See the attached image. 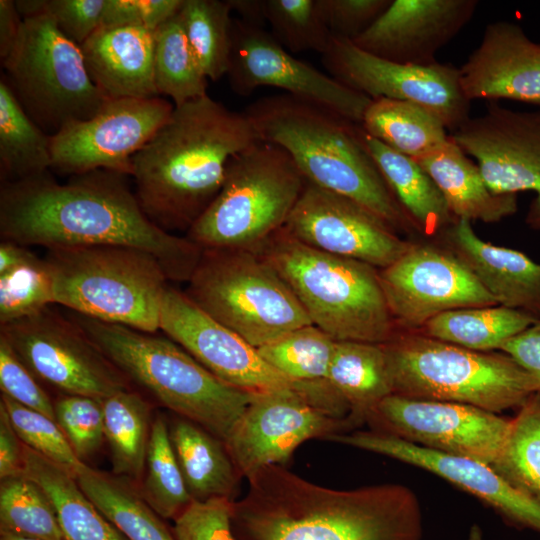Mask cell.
Returning a JSON list of instances; mask_svg holds the SVG:
<instances>
[{
	"label": "cell",
	"mask_w": 540,
	"mask_h": 540,
	"mask_svg": "<svg viewBox=\"0 0 540 540\" xmlns=\"http://www.w3.org/2000/svg\"><path fill=\"white\" fill-rule=\"evenodd\" d=\"M259 140L244 111L208 94L174 106L132 160L141 209L164 231L186 233L217 196L230 160Z\"/></svg>",
	"instance_id": "cell-3"
},
{
	"label": "cell",
	"mask_w": 540,
	"mask_h": 540,
	"mask_svg": "<svg viewBox=\"0 0 540 540\" xmlns=\"http://www.w3.org/2000/svg\"><path fill=\"white\" fill-rule=\"evenodd\" d=\"M382 345L395 395L500 413L540 391L537 379L503 352L474 351L417 331H398Z\"/></svg>",
	"instance_id": "cell-7"
},
{
	"label": "cell",
	"mask_w": 540,
	"mask_h": 540,
	"mask_svg": "<svg viewBox=\"0 0 540 540\" xmlns=\"http://www.w3.org/2000/svg\"><path fill=\"white\" fill-rule=\"evenodd\" d=\"M284 229L311 248L379 270L412 243L354 201L307 181Z\"/></svg>",
	"instance_id": "cell-21"
},
{
	"label": "cell",
	"mask_w": 540,
	"mask_h": 540,
	"mask_svg": "<svg viewBox=\"0 0 540 540\" xmlns=\"http://www.w3.org/2000/svg\"><path fill=\"white\" fill-rule=\"evenodd\" d=\"M4 406L21 442L67 470L73 477L85 464L73 451L58 423L2 394Z\"/></svg>",
	"instance_id": "cell-45"
},
{
	"label": "cell",
	"mask_w": 540,
	"mask_h": 540,
	"mask_svg": "<svg viewBox=\"0 0 540 540\" xmlns=\"http://www.w3.org/2000/svg\"><path fill=\"white\" fill-rule=\"evenodd\" d=\"M478 5L477 0H392L353 42L392 62L432 65L439 50L472 20Z\"/></svg>",
	"instance_id": "cell-23"
},
{
	"label": "cell",
	"mask_w": 540,
	"mask_h": 540,
	"mask_svg": "<svg viewBox=\"0 0 540 540\" xmlns=\"http://www.w3.org/2000/svg\"><path fill=\"white\" fill-rule=\"evenodd\" d=\"M0 388L2 394L17 403L56 421L54 402L39 380L0 337Z\"/></svg>",
	"instance_id": "cell-48"
},
{
	"label": "cell",
	"mask_w": 540,
	"mask_h": 540,
	"mask_svg": "<svg viewBox=\"0 0 540 540\" xmlns=\"http://www.w3.org/2000/svg\"><path fill=\"white\" fill-rule=\"evenodd\" d=\"M22 18L47 15L58 30L81 46L101 25L106 0H17Z\"/></svg>",
	"instance_id": "cell-47"
},
{
	"label": "cell",
	"mask_w": 540,
	"mask_h": 540,
	"mask_svg": "<svg viewBox=\"0 0 540 540\" xmlns=\"http://www.w3.org/2000/svg\"><path fill=\"white\" fill-rule=\"evenodd\" d=\"M232 11H236L241 20L260 27L266 24L265 0H228Z\"/></svg>",
	"instance_id": "cell-55"
},
{
	"label": "cell",
	"mask_w": 540,
	"mask_h": 540,
	"mask_svg": "<svg viewBox=\"0 0 540 540\" xmlns=\"http://www.w3.org/2000/svg\"><path fill=\"white\" fill-rule=\"evenodd\" d=\"M244 113L259 139L284 149L307 182L354 201L398 234L420 237L368 151L360 124L288 94L259 98Z\"/></svg>",
	"instance_id": "cell-4"
},
{
	"label": "cell",
	"mask_w": 540,
	"mask_h": 540,
	"mask_svg": "<svg viewBox=\"0 0 540 540\" xmlns=\"http://www.w3.org/2000/svg\"><path fill=\"white\" fill-rule=\"evenodd\" d=\"M434 240L472 271L498 305L540 320V263L521 251L484 241L465 219H457Z\"/></svg>",
	"instance_id": "cell-25"
},
{
	"label": "cell",
	"mask_w": 540,
	"mask_h": 540,
	"mask_svg": "<svg viewBox=\"0 0 540 540\" xmlns=\"http://www.w3.org/2000/svg\"><path fill=\"white\" fill-rule=\"evenodd\" d=\"M160 330L224 383L251 393L304 391L268 364L238 334L223 326L186 294L169 286L161 310Z\"/></svg>",
	"instance_id": "cell-20"
},
{
	"label": "cell",
	"mask_w": 540,
	"mask_h": 540,
	"mask_svg": "<svg viewBox=\"0 0 540 540\" xmlns=\"http://www.w3.org/2000/svg\"><path fill=\"white\" fill-rule=\"evenodd\" d=\"M75 479L91 502L128 540H177L165 519L148 505L128 479L86 464L78 470Z\"/></svg>",
	"instance_id": "cell-32"
},
{
	"label": "cell",
	"mask_w": 540,
	"mask_h": 540,
	"mask_svg": "<svg viewBox=\"0 0 540 540\" xmlns=\"http://www.w3.org/2000/svg\"><path fill=\"white\" fill-rule=\"evenodd\" d=\"M398 331H418L443 312L498 305L472 271L436 240L414 238L394 263L379 270Z\"/></svg>",
	"instance_id": "cell-14"
},
{
	"label": "cell",
	"mask_w": 540,
	"mask_h": 540,
	"mask_svg": "<svg viewBox=\"0 0 540 540\" xmlns=\"http://www.w3.org/2000/svg\"><path fill=\"white\" fill-rule=\"evenodd\" d=\"M467 99H507L540 105V44L500 20L485 27L478 47L459 67Z\"/></svg>",
	"instance_id": "cell-24"
},
{
	"label": "cell",
	"mask_w": 540,
	"mask_h": 540,
	"mask_svg": "<svg viewBox=\"0 0 540 540\" xmlns=\"http://www.w3.org/2000/svg\"><path fill=\"white\" fill-rule=\"evenodd\" d=\"M0 540H35L30 538L19 537L11 534L0 533Z\"/></svg>",
	"instance_id": "cell-57"
},
{
	"label": "cell",
	"mask_w": 540,
	"mask_h": 540,
	"mask_svg": "<svg viewBox=\"0 0 540 540\" xmlns=\"http://www.w3.org/2000/svg\"><path fill=\"white\" fill-rule=\"evenodd\" d=\"M329 75L371 99L416 103L434 113L451 132L470 116L460 70L450 64L420 66L392 62L359 48L353 41L332 36L321 55Z\"/></svg>",
	"instance_id": "cell-15"
},
{
	"label": "cell",
	"mask_w": 540,
	"mask_h": 540,
	"mask_svg": "<svg viewBox=\"0 0 540 540\" xmlns=\"http://www.w3.org/2000/svg\"><path fill=\"white\" fill-rule=\"evenodd\" d=\"M54 304L103 322L156 333L168 277L150 253L124 246L47 249Z\"/></svg>",
	"instance_id": "cell-8"
},
{
	"label": "cell",
	"mask_w": 540,
	"mask_h": 540,
	"mask_svg": "<svg viewBox=\"0 0 540 540\" xmlns=\"http://www.w3.org/2000/svg\"><path fill=\"white\" fill-rule=\"evenodd\" d=\"M2 66L22 108L51 136L72 122L92 118L109 100L92 82L81 47L47 15L23 18Z\"/></svg>",
	"instance_id": "cell-11"
},
{
	"label": "cell",
	"mask_w": 540,
	"mask_h": 540,
	"mask_svg": "<svg viewBox=\"0 0 540 540\" xmlns=\"http://www.w3.org/2000/svg\"><path fill=\"white\" fill-rule=\"evenodd\" d=\"M154 81L174 106L207 95L208 78L190 47L178 13L154 31Z\"/></svg>",
	"instance_id": "cell-37"
},
{
	"label": "cell",
	"mask_w": 540,
	"mask_h": 540,
	"mask_svg": "<svg viewBox=\"0 0 540 540\" xmlns=\"http://www.w3.org/2000/svg\"><path fill=\"white\" fill-rule=\"evenodd\" d=\"M493 468L540 500V393L533 394L512 418L507 444Z\"/></svg>",
	"instance_id": "cell-42"
},
{
	"label": "cell",
	"mask_w": 540,
	"mask_h": 540,
	"mask_svg": "<svg viewBox=\"0 0 540 540\" xmlns=\"http://www.w3.org/2000/svg\"><path fill=\"white\" fill-rule=\"evenodd\" d=\"M0 337L39 381L62 394L103 400L130 388V381L71 317L51 306L0 325Z\"/></svg>",
	"instance_id": "cell-12"
},
{
	"label": "cell",
	"mask_w": 540,
	"mask_h": 540,
	"mask_svg": "<svg viewBox=\"0 0 540 540\" xmlns=\"http://www.w3.org/2000/svg\"><path fill=\"white\" fill-rule=\"evenodd\" d=\"M449 136L475 159L492 192L535 194L525 222L540 230V111H516L489 101L481 115Z\"/></svg>",
	"instance_id": "cell-19"
},
{
	"label": "cell",
	"mask_w": 540,
	"mask_h": 540,
	"mask_svg": "<svg viewBox=\"0 0 540 540\" xmlns=\"http://www.w3.org/2000/svg\"><path fill=\"white\" fill-rule=\"evenodd\" d=\"M23 473V443L0 403V479Z\"/></svg>",
	"instance_id": "cell-53"
},
{
	"label": "cell",
	"mask_w": 540,
	"mask_h": 540,
	"mask_svg": "<svg viewBox=\"0 0 540 540\" xmlns=\"http://www.w3.org/2000/svg\"><path fill=\"white\" fill-rule=\"evenodd\" d=\"M0 533L35 540H65L51 499L25 473L1 479Z\"/></svg>",
	"instance_id": "cell-39"
},
{
	"label": "cell",
	"mask_w": 540,
	"mask_h": 540,
	"mask_svg": "<svg viewBox=\"0 0 540 540\" xmlns=\"http://www.w3.org/2000/svg\"><path fill=\"white\" fill-rule=\"evenodd\" d=\"M336 341L315 325L295 329L257 348L262 358L295 382L326 379Z\"/></svg>",
	"instance_id": "cell-41"
},
{
	"label": "cell",
	"mask_w": 540,
	"mask_h": 540,
	"mask_svg": "<svg viewBox=\"0 0 540 540\" xmlns=\"http://www.w3.org/2000/svg\"><path fill=\"white\" fill-rule=\"evenodd\" d=\"M80 47L92 82L107 99L159 97L154 81V31L99 27Z\"/></svg>",
	"instance_id": "cell-26"
},
{
	"label": "cell",
	"mask_w": 540,
	"mask_h": 540,
	"mask_svg": "<svg viewBox=\"0 0 540 540\" xmlns=\"http://www.w3.org/2000/svg\"><path fill=\"white\" fill-rule=\"evenodd\" d=\"M499 351L509 355L540 385V320L505 342Z\"/></svg>",
	"instance_id": "cell-52"
},
{
	"label": "cell",
	"mask_w": 540,
	"mask_h": 540,
	"mask_svg": "<svg viewBox=\"0 0 540 540\" xmlns=\"http://www.w3.org/2000/svg\"><path fill=\"white\" fill-rule=\"evenodd\" d=\"M24 473L47 493L65 540H128L67 470L23 444Z\"/></svg>",
	"instance_id": "cell-30"
},
{
	"label": "cell",
	"mask_w": 540,
	"mask_h": 540,
	"mask_svg": "<svg viewBox=\"0 0 540 540\" xmlns=\"http://www.w3.org/2000/svg\"><path fill=\"white\" fill-rule=\"evenodd\" d=\"M173 110L174 104L160 96L109 99L92 118L51 136V170L71 176L100 169L131 175L133 157Z\"/></svg>",
	"instance_id": "cell-18"
},
{
	"label": "cell",
	"mask_w": 540,
	"mask_h": 540,
	"mask_svg": "<svg viewBox=\"0 0 540 540\" xmlns=\"http://www.w3.org/2000/svg\"><path fill=\"white\" fill-rule=\"evenodd\" d=\"M329 441L384 455L435 474L485 502L511 524L540 533V500L513 486L488 464L432 451L373 430L336 434Z\"/></svg>",
	"instance_id": "cell-22"
},
{
	"label": "cell",
	"mask_w": 540,
	"mask_h": 540,
	"mask_svg": "<svg viewBox=\"0 0 540 540\" xmlns=\"http://www.w3.org/2000/svg\"><path fill=\"white\" fill-rule=\"evenodd\" d=\"M359 427L350 417H337L324 410L316 386L304 391L254 394L250 404L225 441L242 477L267 465H282L299 445Z\"/></svg>",
	"instance_id": "cell-16"
},
{
	"label": "cell",
	"mask_w": 540,
	"mask_h": 540,
	"mask_svg": "<svg viewBox=\"0 0 540 540\" xmlns=\"http://www.w3.org/2000/svg\"><path fill=\"white\" fill-rule=\"evenodd\" d=\"M70 317L130 382L224 442L254 397L218 379L167 336L75 312Z\"/></svg>",
	"instance_id": "cell-5"
},
{
	"label": "cell",
	"mask_w": 540,
	"mask_h": 540,
	"mask_svg": "<svg viewBox=\"0 0 540 540\" xmlns=\"http://www.w3.org/2000/svg\"><path fill=\"white\" fill-rule=\"evenodd\" d=\"M23 23L16 2L0 0V57L6 58L13 49Z\"/></svg>",
	"instance_id": "cell-54"
},
{
	"label": "cell",
	"mask_w": 540,
	"mask_h": 540,
	"mask_svg": "<svg viewBox=\"0 0 540 540\" xmlns=\"http://www.w3.org/2000/svg\"><path fill=\"white\" fill-rule=\"evenodd\" d=\"M265 18L272 36L293 53L313 50L322 55L332 37L317 0H265Z\"/></svg>",
	"instance_id": "cell-44"
},
{
	"label": "cell",
	"mask_w": 540,
	"mask_h": 540,
	"mask_svg": "<svg viewBox=\"0 0 540 540\" xmlns=\"http://www.w3.org/2000/svg\"><path fill=\"white\" fill-rule=\"evenodd\" d=\"M54 408L56 422L77 457L84 462L99 450L105 440L102 400L62 394L54 402Z\"/></svg>",
	"instance_id": "cell-46"
},
{
	"label": "cell",
	"mask_w": 540,
	"mask_h": 540,
	"mask_svg": "<svg viewBox=\"0 0 540 540\" xmlns=\"http://www.w3.org/2000/svg\"><path fill=\"white\" fill-rule=\"evenodd\" d=\"M32 251L28 247L12 241L0 243V273H3L26 260Z\"/></svg>",
	"instance_id": "cell-56"
},
{
	"label": "cell",
	"mask_w": 540,
	"mask_h": 540,
	"mask_svg": "<svg viewBox=\"0 0 540 540\" xmlns=\"http://www.w3.org/2000/svg\"><path fill=\"white\" fill-rule=\"evenodd\" d=\"M168 428L192 500L204 502L227 498L235 501L243 477L225 442L202 426L180 416H176Z\"/></svg>",
	"instance_id": "cell-28"
},
{
	"label": "cell",
	"mask_w": 540,
	"mask_h": 540,
	"mask_svg": "<svg viewBox=\"0 0 540 540\" xmlns=\"http://www.w3.org/2000/svg\"><path fill=\"white\" fill-rule=\"evenodd\" d=\"M54 304L47 262L33 252L15 267L0 273V325L35 314Z\"/></svg>",
	"instance_id": "cell-43"
},
{
	"label": "cell",
	"mask_w": 540,
	"mask_h": 540,
	"mask_svg": "<svg viewBox=\"0 0 540 540\" xmlns=\"http://www.w3.org/2000/svg\"><path fill=\"white\" fill-rule=\"evenodd\" d=\"M363 139L420 238L434 240L457 220L437 185L413 158L390 148L364 130Z\"/></svg>",
	"instance_id": "cell-29"
},
{
	"label": "cell",
	"mask_w": 540,
	"mask_h": 540,
	"mask_svg": "<svg viewBox=\"0 0 540 540\" xmlns=\"http://www.w3.org/2000/svg\"><path fill=\"white\" fill-rule=\"evenodd\" d=\"M143 475L140 493L163 519L174 521L193 502L161 416L152 422Z\"/></svg>",
	"instance_id": "cell-40"
},
{
	"label": "cell",
	"mask_w": 540,
	"mask_h": 540,
	"mask_svg": "<svg viewBox=\"0 0 540 540\" xmlns=\"http://www.w3.org/2000/svg\"><path fill=\"white\" fill-rule=\"evenodd\" d=\"M392 0H317L332 36L355 40L389 7Z\"/></svg>",
	"instance_id": "cell-50"
},
{
	"label": "cell",
	"mask_w": 540,
	"mask_h": 540,
	"mask_svg": "<svg viewBox=\"0 0 540 540\" xmlns=\"http://www.w3.org/2000/svg\"><path fill=\"white\" fill-rule=\"evenodd\" d=\"M231 500L215 498L193 501L174 520L173 534L177 540H235L231 530Z\"/></svg>",
	"instance_id": "cell-49"
},
{
	"label": "cell",
	"mask_w": 540,
	"mask_h": 540,
	"mask_svg": "<svg viewBox=\"0 0 540 540\" xmlns=\"http://www.w3.org/2000/svg\"><path fill=\"white\" fill-rule=\"evenodd\" d=\"M185 294L255 348L312 325L287 283L257 252L203 249Z\"/></svg>",
	"instance_id": "cell-10"
},
{
	"label": "cell",
	"mask_w": 540,
	"mask_h": 540,
	"mask_svg": "<svg viewBox=\"0 0 540 540\" xmlns=\"http://www.w3.org/2000/svg\"><path fill=\"white\" fill-rule=\"evenodd\" d=\"M232 502L235 540H421L423 519L415 493L400 484L336 490L312 483L282 465L247 478Z\"/></svg>",
	"instance_id": "cell-2"
},
{
	"label": "cell",
	"mask_w": 540,
	"mask_h": 540,
	"mask_svg": "<svg viewBox=\"0 0 540 540\" xmlns=\"http://www.w3.org/2000/svg\"><path fill=\"white\" fill-rule=\"evenodd\" d=\"M127 176L94 170L58 183L51 174L0 188V236L23 246H124L152 254L171 281L188 282L203 249L155 225Z\"/></svg>",
	"instance_id": "cell-1"
},
{
	"label": "cell",
	"mask_w": 540,
	"mask_h": 540,
	"mask_svg": "<svg viewBox=\"0 0 540 540\" xmlns=\"http://www.w3.org/2000/svg\"><path fill=\"white\" fill-rule=\"evenodd\" d=\"M103 402L104 436L116 476L129 481L142 478L152 422L148 402L131 388L119 391Z\"/></svg>",
	"instance_id": "cell-36"
},
{
	"label": "cell",
	"mask_w": 540,
	"mask_h": 540,
	"mask_svg": "<svg viewBox=\"0 0 540 540\" xmlns=\"http://www.w3.org/2000/svg\"><path fill=\"white\" fill-rule=\"evenodd\" d=\"M257 252L287 283L312 324L333 340L384 344L398 332L379 269L311 248L284 227Z\"/></svg>",
	"instance_id": "cell-6"
},
{
	"label": "cell",
	"mask_w": 540,
	"mask_h": 540,
	"mask_svg": "<svg viewBox=\"0 0 540 540\" xmlns=\"http://www.w3.org/2000/svg\"><path fill=\"white\" fill-rule=\"evenodd\" d=\"M51 135L25 112L7 80L0 79V179L17 182L51 170Z\"/></svg>",
	"instance_id": "cell-35"
},
{
	"label": "cell",
	"mask_w": 540,
	"mask_h": 540,
	"mask_svg": "<svg viewBox=\"0 0 540 540\" xmlns=\"http://www.w3.org/2000/svg\"><path fill=\"white\" fill-rule=\"evenodd\" d=\"M232 12L228 0H183L178 12L184 32L204 73L217 81L226 76L231 50Z\"/></svg>",
	"instance_id": "cell-38"
},
{
	"label": "cell",
	"mask_w": 540,
	"mask_h": 540,
	"mask_svg": "<svg viewBox=\"0 0 540 540\" xmlns=\"http://www.w3.org/2000/svg\"><path fill=\"white\" fill-rule=\"evenodd\" d=\"M182 4L183 0H106L100 27L136 26L155 31Z\"/></svg>",
	"instance_id": "cell-51"
},
{
	"label": "cell",
	"mask_w": 540,
	"mask_h": 540,
	"mask_svg": "<svg viewBox=\"0 0 540 540\" xmlns=\"http://www.w3.org/2000/svg\"><path fill=\"white\" fill-rule=\"evenodd\" d=\"M371 430L420 447L494 467L507 444L512 419L472 405L389 395L367 415Z\"/></svg>",
	"instance_id": "cell-13"
},
{
	"label": "cell",
	"mask_w": 540,
	"mask_h": 540,
	"mask_svg": "<svg viewBox=\"0 0 540 540\" xmlns=\"http://www.w3.org/2000/svg\"><path fill=\"white\" fill-rule=\"evenodd\" d=\"M537 321L502 305L464 307L436 315L417 332L466 349L491 352Z\"/></svg>",
	"instance_id": "cell-33"
},
{
	"label": "cell",
	"mask_w": 540,
	"mask_h": 540,
	"mask_svg": "<svg viewBox=\"0 0 540 540\" xmlns=\"http://www.w3.org/2000/svg\"><path fill=\"white\" fill-rule=\"evenodd\" d=\"M326 380L348 404L358 426L380 401L393 394L382 344L336 341Z\"/></svg>",
	"instance_id": "cell-31"
},
{
	"label": "cell",
	"mask_w": 540,
	"mask_h": 540,
	"mask_svg": "<svg viewBox=\"0 0 540 540\" xmlns=\"http://www.w3.org/2000/svg\"><path fill=\"white\" fill-rule=\"evenodd\" d=\"M305 184L284 149L259 140L230 160L220 191L185 236L202 249L257 251L285 226Z\"/></svg>",
	"instance_id": "cell-9"
},
{
	"label": "cell",
	"mask_w": 540,
	"mask_h": 540,
	"mask_svg": "<svg viewBox=\"0 0 540 540\" xmlns=\"http://www.w3.org/2000/svg\"><path fill=\"white\" fill-rule=\"evenodd\" d=\"M431 177L456 219L499 222L516 213V194H496L472 161L450 136L437 150L414 159Z\"/></svg>",
	"instance_id": "cell-27"
},
{
	"label": "cell",
	"mask_w": 540,
	"mask_h": 540,
	"mask_svg": "<svg viewBox=\"0 0 540 540\" xmlns=\"http://www.w3.org/2000/svg\"><path fill=\"white\" fill-rule=\"evenodd\" d=\"M226 77L238 95L274 87L358 124L372 100L293 57L264 27L241 19H232Z\"/></svg>",
	"instance_id": "cell-17"
},
{
	"label": "cell",
	"mask_w": 540,
	"mask_h": 540,
	"mask_svg": "<svg viewBox=\"0 0 540 540\" xmlns=\"http://www.w3.org/2000/svg\"><path fill=\"white\" fill-rule=\"evenodd\" d=\"M360 125L368 135L413 159L432 153L449 139L434 113L403 100L372 99Z\"/></svg>",
	"instance_id": "cell-34"
}]
</instances>
